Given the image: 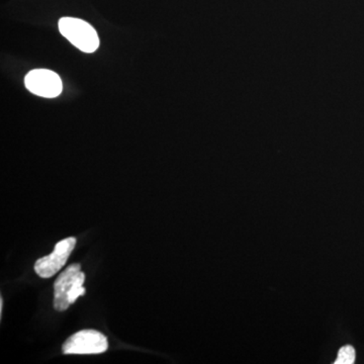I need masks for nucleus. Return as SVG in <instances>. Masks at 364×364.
<instances>
[{"label": "nucleus", "instance_id": "nucleus-3", "mask_svg": "<svg viewBox=\"0 0 364 364\" xmlns=\"http://www.w3.org/2000/svg\"><path fill=\"white\" fill-rule=\"evenodd\" d=\"M109 343L102 333L95 330H82L72 335L64 342V354H100L107 351Z\"/></svg>", "mask_w": 364, "mask_h": 364}, {"label": "nucleus", "instance_id": "nucleus-6", "mask_svg": "<svg viewBox=\"0 0 364 364\" xmlns=\"http://www.w3.org/2000/svg\"><path fill=\"white\" fill-rule=\"evenodd\" d=\"M355 349L351 345H346L340 349L335 364H353L355 363Z\"/></svg>", "mask_w": 364, "mask_h": 364}, {"label": "nucleus", "instance_id": "nucleus-5", "mask_svg": "<svg viewBox=\"0 0 364 364\" xmlns=\"http://www.w3.org/2000/svg\"><path fill=\"white\" fill-rule=\"evenodd\" d=\"M76 245V238L64 239L55 246V250L50 255L36 261L35 272L42 279H50L61 269L68 260Z\"/></svg>", "mask_w": 364, "mask_h": 364}, {"label": "nucleus", "instance_id": "nucleus-2", "mask_svg": "<svg viewBox=\"0 0 364 364\" xmlns=\"http://www.w3.org/2000/svg\"><path fill=\"white\" fill-rule=\"evenodd\" d=\"M59 31L72 45L80 51L93 53L100 46L97 31L86 21L75 18H62L59 21Z\"/></svg>", "mask_w": 364, "mask_h": 364}, {"label": "nucleus", "instance_id": "nucleus-4", "mask_svg": "<svg viewBox=\"0 0 364 364\" xmlns=\"http://www.w3.org/2000/svg\"><path fill=\"white\" fill-rule=\"evenodd\" d=\"M26 90L33 95L46 98L59 97L63 90L58 74L48 69H35L25 78Z\"/></svg>", "mask_w": 364, "mask_h": 364}, {"label": "nucleus", "instance_id": "nucleus-1", "mask_svg": "<svg viewBox=\"0 0 364 364\" xmlns=\"http://www.w3.org/2000/svg\"><path fill=\"white\" fill-rule=\"evenodd\" d=\"M85 274L81 272L78 263H74L62 272L54 284L55 310L58 312L66 311L79 296L85 294Z\"/></svg>", "mask_w": 364, "mask_h": 364}, {"label": "nucleus", "instance_id": "nucleus-7", "mask_svg": "<svg viewBox=\"0 0 364 364\" xmlns=\"http://www.w3.org/2000/svg\"><path fill=\"white\" fill-rule=\"evenodd\" d=\"M2 308H4V301H2V298H0V315L2 314Z\"/></svg>", "mask_w": 364, "mask_h": 364}]
</instances>
